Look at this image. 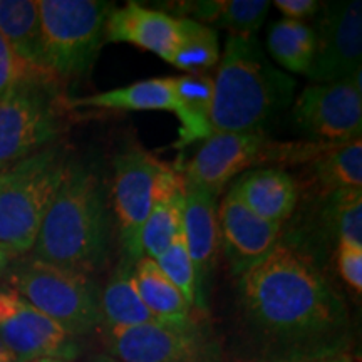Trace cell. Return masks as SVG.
<instances>
[{
  "mask_svg": "<svg viewBox=\"0 0 362 362\" xmlns=\"http://www.w3.org/2000/svg\"><path fill=\"white\" fill-rule=\"evenodd\" d=\"M240 347L250 362H317L346 356L352 322L315 257L291 242L237 277Z\"/></svg>",
  "mask_w": 362,
  "mask_h": 362,
  "instance_id": "1",
  "label": "cell"
},
{
  "mask_svg": "<svg viewBox=\"0 0 362 362\" xmlns=\"http://www.w3.org/2000/svg\"><path fill=\"white\" fill-rule=\"evenodd\" d=\"M296 79L272 64L257 35H228L214 78L211 133H264L291 107Z\"/></svg>",
  "mask_w": 362,
  "mask_h": 362,
  "instance_id": "2",
  "label": "cell"
},
{
  "mask_svg": "<svg viewBox=\"0 0 362 362\" xmlns=\"http://www.w3.org/2000/svg\"><path fill=\"white\" fill-rule=\"evenodd\" d=\"M110 253V211L96 170L69 161L61 188L40 226L33 257L64 269L94 274Z\"/></svg>",
  "mask_w": 362,
  "mask_h": 362,
  "instance_id": "3",
  "label": "cell"
},
{
  "mask_svg": "<svg viewBox=\"0 0 362 362\" xmlns=\"http://www.w3.org/2000/svg\"><path fill=\"white\" fill-rule=\"evenodd\" d=\"M71 158L54 143L0 171V245L16 257L34 248Z\"/></svg>",
  "mask_w": 362,
  "mask_h": 362,
  "instance_id": "4",
  "label": "cell"
},
{
  "mask_svg": "<svg viewBox=\"0 0 362 362\" xmlns=\"http://www.w3.org/2000/svg\"><path fill=\"white\" fill-rule=\"evenodd\" d=\"M44 69L59 84L88 76L104 45L115 4L104 0H37Z\"/></svg>",
  "mask_w": 362,
  "mask_h": 362,
  "instance_id": "5",
  "label": "cell"
},
{
  "mask_svg": "<svg viewBox=\"0 0 362 362\" xmlns=\"http://www.w3.org/2000/svg\"><path fill=\"white\" fill-rule=\"evenodd\" d=\"M69 112L54 78L33 76L12 86L0 98V171L56 143Z\"/></svg>",
  "mask_w": 362,
  "mask_h": 362,
  "instance_id": "6",
  "label": "cell"
},
{
  "mask_svg": "<svg viewBox=\"0 0 362 362\" xmlns=\"http://www.w3.org/2000/svg\"><path fill=\"white\" fill-rule=\"evenodd\" d=\"M6 272L12 291L51 317L71 337L86 336L101 325L99 292L89 275L33 255L8 264Z\"/></svg>",
  "mask_w": 362,
  "mask_h": 362,
  "instance_id": "7",
  "label": "cell"
},
{
  "mask_svg": "<svg viewBox=\"0 0 362 362\" xmlns=\"http://www.w3.org/2000/svg\"><path fill=\"white\" fill-rule=\"evenodd\" d=\"M185 188L183 176L139 144H126L115 158V214L124 259L143 257L141 230L160 198Z\"/></svg>",
  "mask_w": 362,
  "mask_h": 362,
  "instance_id": "8",
  "label": "cell"
},
{
  "mask_svg": "<svg viewBox=\"0 0 362 362\" xmlns=\"http://www.w3.org/2000/svg\"><path fill=\"white\" fill-rule=\"evenodd\" d=\"M104 346L119 362H220L221 346L197 319L188 324L103 327Z\"/></svg>",
  "mask_w": 362,
  "mask_h": 362,
  "instance_id": "9",
  "label": "cell"
},
{
  "mask_svg": "<svg viewBox=\"0 0 362 362\" xmlns=\"http://www.w3.org/2000/svg\"><path fill=\"white\" fill-rule=\"evenodd\" d=\"M292 121L314 143L344 144L361 139V72L337 83L307 86L293 103Z\"/></svg>",
  "mask_w": 362,
  "mask_h": 362,
  "instance_id": "10",
  "label": "cell"
},
{
  "mask_svg": "<svg viewBox=\"0 0 362 362\" xmlns=\"http://www.w3.org/2000/svg\"><path fill=\"white\" fill-rule=\"evenodd\" d=\"M314 29L315 52L307 78L312 84L337 83L361 72L362 4L337 0L320 4Z\"/></svg>",
  "mask_w": 362,
  "mask_h": 362,
  "instance_id": "11",
  "label": "cell"
},
{
  "mask_svg": "<svg viewBox=\"0 0 362 362\" xmlns=\"http://www.w3.org/2000/svg\"><path fill=\"white\" fill-rule=\"evenodd\" d=\"M279 146L264 133H211L188 163L183 181L218 197L235 176L267 163L277 165Z\"/></svg>",
  "mask_w": 362,
  "mask_h": 362,
  "instance_id": "12",
  "label": "cell"
},
{
  "mask_svg": "<svg viewBox=\"0 0 362 362\" xmlns=\"http://www.w3.org/2000/svg\"><path fill=\"white\" fill-rule=\"evenodd\" d=\"M0 339L21 362L78 356L74 337L12 288L0 291Z\"/></svg>",
  "mask_w": 362,
  "mask_h": 362,
  "instance_id": "13",
  "label": "cell"
},
{
  "mask_svg": "<svg viewBox=\"0 0 362 362\" xmlns=\"http://www.w3.org/2000/svg\"><path fill=\"white\" fill-rule=\"evenodd\" d=\"M220 243L235 277L274 250L282 240V225L262 220L230 189L216 208Z\"/></svg>",
  "mask_w": 362,
  "mask_h": 362,
  "instance_id": "14",
  "label": "cell"
},
{
  "mask_svg": "<svg viewBox=\"0 0 362 362\" xmlns=\"http://www.w3.org/2000/svg\"><path fill=\"white\" fill-rule=\"evenodd\" d=\"M216 194L197 185L185 183L183 235L194 269V309H206V284L216 264L220 228L216 216Z\"/></svg>",
  "mask_w": 362,
  "mask_h": 362,
  "instance_id": "15",
  "label": "cell"
},
{
  "mask_svg": "<svg viewBox=\"0 0 362 362\" xmlns=\"http://www.w3.org/2000/svg\"><path fill=\"white\" fill-rule=\"evenodd\" d=\"M180 37L178 17L165 11L128 2L115 7L104 29L106 42H128L136 47L156 54L170 62Z\"/></svg>",
  "mask_w": 362,
  "mask_h": 362,
  "instance_id": "16",
  "label": "cell"
},
{
  "mask_svg": "<svg viewBox=\"0 0 362 362\" xmlns=\"http://www.w3.org/2000/svg\"><path fill=\"white\" fill-rule=\"evenodd\" d=\"M230 189L262 220L282 226L296 211L298 202L297 181L279 166L248 170Z\"/></svg>",
  "mask_w": 362,
  "mask_h": 362,
  "instance_id": "17",
  "label": "cell"
},
{
  "mask_svg": "<svg viewBox=\"0 0 362 362\" xmlns=\"http://www.w3.org/2000/svg\"><path fill=\"white\" fill-rule=\"evenodd\" d=\"M67 107L69 111L74 107H96V110L111 111H170L178 117V121L181 117L180 106L171 88V78L144 79L93 96L67 99Z\"/></svg>",
  "mask_w": 362,
  "mask_h": 362,
  "instance_id": "18",
  "label": "cell"
},
{
  "mask_svg": "<svg viewBox=\"0 0 362 362\" xmlns=\"http://www.w3.org/2000/svg\"><path fill=\"white\" fill-rule=\"evenodd\" d=\"M99 315L103 327H133L160 320L144 305L134 280V264L123 260L103 292H99Z\"/></svg>",
  "mask_w": 362,
  "mask_h": 362,
  "instance_id": "19",
  "label": "cell"
},
{
  "mask_svg": "<svg viewBox=\"0 0 362 362\" xmlns=\"http://www.w3.org/2000/svg\"><path fill=\"white\" fill-rule=\"evenodd\" d=\"M0 34L24 64L49 76L44 69L37 0H0Z\"/></svg>",
  "mask_w": 362,
  "mask_h": 362,
  "instance_id": "20",
  "label": "cell"
},
{
  "mask_svg": "<svg viewBox=\"0 0 362 362\" xmlns=\"http://www.w3.org/2000/svg\"><path fill=\"white\" fill-rule=\"evenodd\" d=\"M269 8L267 0H197L181 2L173 11L208 27L226 29L230 35H255L264 25Z\"/></svg>",
  "mask_w": 362,
  "mask_h": 362,
  "instance_id": "21",
  "label": "cell"
},
{
  "mask_svg": "<svg viewBox=\"0 0 362 362\" xmlns=\"http://www.w3.org/2000/svg\"><path fill=\"white\" fill-rule=\"evenodd\" d=\"M134 280L144 305L165 324L193 322L192 309L176 285L163 274L155 260L141 257L134 264Z\"/></svg>",
  "mask_w": 362,
  "mask_h": 362,
  "instance_id": "22",
  "label": "cell"
},
{
  "mask_svg": "<svg viewBox=\"0 0 362 362\" xmlns=\"http://www.w3.org/2000/svg\"><path fill=\"white\" fill-rule=\"evenodd\" d=\"M180 117L178 146L206 139L211 134L210 111L214 101V78L206 74H185L171 78Z\"/></svg>",
  "mask_w": 362,
  "mask_h": 362,
  "instance_id": "23",
  "label": "cell"
},
{
  "mask_svg": "<svg viewBox=\"0 0 362 362\" xmlns=\"http://www.w3.org/2000/svg\"><path fill=\"white\" fill-rule=\"evenodd\" d=\"M307 166L310 181L322 197L337 189L362 188V141L327 144Z\"/></svg>",
  "mask_w": 362,
  "mask_h": 362,
  "instance_id": "24",
  "label": "cell"
},
{
  "mask_svg": "<svg viewBox=\"0 0 362 362\" xmlns=\"http://www.w3.org/2000/svg\"><path fill=\"white\" fill-rule=\"evenodd\" d=\"M272 59L285 71L307 74L315 52V34L307 22L282 19L272 24L267 35Z\"/></svg>",
  "mask_w": 362,
  "mask_h": 362,
  "instance_id": "25",
  "label": "cell"
},
{
  "mask_svg": "<svg viewBox=\"0 0 362 362\" xmlns=\"http://www.w3.org/2000/svg\"><path fill=\"white\" fill-rule=\"evenodd\" d=\"M178 25L180 37L170 64L187 74H205L218 64L221 47L216 29L187 17H178Z\"/></svg>",
  "mask_w": 362,
  "mask_h": 362,
  "instance_id": "26",
  "label": "cell"
},
{
  "mask_svg": "<svg viewBox=\"0 0 362 362\" xmlns=\"http://www.w3.org/2000/svg\"><path fill=\"white\" fill-rule=\"evenodd\" d=\"M320 223L325 237L337 245L362 247V188L337 189L327 194Z\"/></svg>",
  "mask_w": 362,
  "mask_h": 362,
  "instance_id": "27",
  "label": "cell"
},
{
  "mask_svg": "<svg viewBox=\"0 0 362 362\" xmlns=\"http://www.w3.org/2000/svg\"><path fill=\"white\" fill-rule=\"evenodd\" d=\"M185 188L160 198L141 230L143 257L156 260L183 230Z\"/></svg>",
  "mask_w": 362,
  "mask_h": 362,
  "instance_id": "28",
  "label": "cell"
},
{
  "mask_svg": "<svg viewBox=\"0 0 362 362\" xmlns=\"http://www.w3.org/2000/svg\"><path fill=\"white\" fill-rule=\"evenodd\" d=\"M163 274L176 285V288L183 293L188 304L194 307V288H197V279H194V269L189 259L187 240H185L183 230L176 235L170 247L155 260Z\"/></svg>",
  "mask_w": 362,
  "mask_h": 362,
  "instance_id": "29",
  "label": "cell"
},
{
  "mask_svg": "<svg viewBox=\"0 0 362 362\" xmlns=\"http://www.w3.org/2000/svg\"><path fill=\"white\" fill-rule=\"evenodd\" d=\"M33 76H45L40 72L30 69L29 66L24 64L16 54L12 52V49L8 47L6 39L0 34V98L7 93L12 86H16L21 81L27 78H33ZM51 78V76H49Z\"/></svg>",
  "mask_w": 362,
  "mask_h": 362,
  "instance_id": "30",
  "label": "cell"
},
{
  "mask_svg": "<svg viewBox=\"0 0 362 362\" xmlns=\"http://www.w3.org/2000/svg\"><path fill=\"white\" fill-rule=\"evenodd\" d=\"M336 264L344 282L357 293L362 292V247L341 243L336 247Z\"/></svg>",
  "mask_w": 362,
  "mask_h": 362,
  "instance_id": "31",
  "label": "cell"
},
{
  "mask_svg": "<svg viewBox=\"0 0 362 362\" xmlns=\"http://www.w3.org/2000/svg\"><path fill=\"white\" fill-rule=\"evenodd\" d=\"M274 6L284 13L285 19L304 22L317 16L320 2L317 0H275Z\"/></svg>",
  "mask_w": 362,
  "mask_h": 362,
  "instance_id": "32",
  "label": "cell"
},
{
  "mask_svg": "<svg viewBox=\"0 0 362 362\" xmlns=\"http://www.w3.org/2000/svg\"><path fill=\"white\" fill-rule=\"evenodd\" d=\"M12 259L13 257L11 255V252H8L4 245H0V277L6 274L7 267H8V264H11Z\"/></svg>",
  "mask_w": 362,
  "mask_h": 362,
  "instance_id": "33",
  "label": "cell"
},
{
  "mask_svg": "<svg viewBox=\"0 0 362 362\" xmlns=\"http://www.w3.org/2000/svg\"><path fill=\"white\" fill-rule=\"evenodd\" d=\"M0 362H17L12 352L8 351L6 344L2 342V339H0Z\"/></svg>",
  "mask_w": 362,
  "mask_h": 362,
  "instance_id": "34",
  "label": "cell"
},
{
  "mask_svg": "<svg viewBox=\"0 0 362 362\" xmlns=\"http://www.w3.org/2000/svg\"><path fill=\"white\" fill-rule=\"evenodd\" d=\"M317 362H351L346 356L342 357H334V359H325V361H317Z\"/></svg>",
  "mask_w": 362,
  "mask_h": 362,
  "instance_id": "35",
  "label": "cell"
},
{
  "mask_svg": "<svg viewBox=\"0 0 362 362\" xmlns=\"http://www.w3.org/2000/svg\"><path fill=\"white\" fill-rule=\"evenodd\" d=\"M94 362H119V361L112 359V357H110V356H99L98 359H94Z\"/></svg>",
  "mask_w": 362,
  "mask_h": 362,
  "instance_id": "36",
  "label": "cell"
},
{
  "mask_svg": "<svg viewBox=\"0 0 362 362\" xmlns=\"http://www.w3.org/2000/svg\"><path fill=\"white\" fill-rule=\"evenodd\" d=\"M21 362V361H17ZM25 362H69V361H61V359H34V361H25Z\"/></svg>",
  "mask_w": 362,
  "mask_h": 362,
  "instance_id": "37",
  "label": "cell"
}]
</instances>
